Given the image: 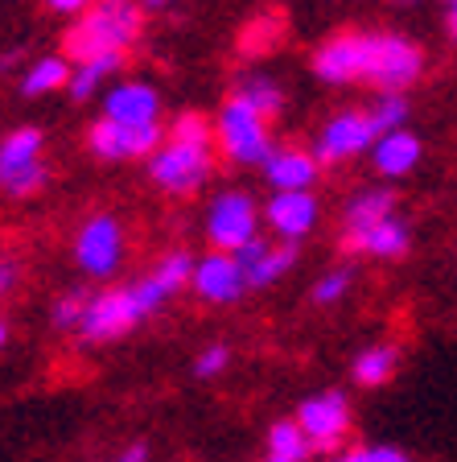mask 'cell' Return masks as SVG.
I'll return each mask as SVG.
<instances>
[{
	"mask_svg": "<svg viewBox=\"0 0 457 462\" xmlns=\"http://www.w3.org/2000/svg\"><path fill=\"white\" fill-rule=\"evenodd\" d=\"M375 141H379V133H375L367 112H359V107H354V112H338L334 120H325L322 136H317V162L343 165V162H351V157L367 153Z\"/></svg>",
	"mask_w": 457,
	"mask_h": 462,
	"instance_id": "cell-11",
	"label": "cell"
},
{
	"mask_svg": "<svg viewBox=\"0 0 457 462\" xmlns=\"http://www.w3.org/2000/svg\"><path fill=\"white\" fill-rule=\"evenodd\" d=\"M144 306L136 301V289H107V293H91L87 314L78 322V338L83 343H112V338L128 335L133 327L144 322Z\"/></svg>",
	"mask_w": 457,
	"mask_h": 462,
	"instance_id": "cell-6",
	"label": "cell"
},
{
	"mask_svg": "<svg viewBox=\"0 0 457 462\" xmlns=\"http://www.w3.org/2000/svg\"><path fill=\"white\" fill-rule=\"evenodd\" d=\"M70 58H41L25 70L21 79V96H50V91H62L70 83Z\"/></svg>",
	"mask_w": 457,
	"mask_h": 462,
	"instance_id": "cell-21",
	"label": "cell"
},
{
	"mask_svg": "<svg viewBox=\"0 0 457 462\" xmlns=\"http://www.w3.org/2000/svg\"><path fill=\"white\" fill-rule=\"evenodd\" d=\"M297 425L305 430L309 446L314 450H334V446L343 442V433L351 430V401L346 393L330 388V393H317L297 409Z\"/></svg>",
	"mask_w": 457,
	"mask_h": 462,
	"instance_id": "cell-10",
	"label": "cell"
},
{
	"mask_svg": "<svg viewBox=\"0 0 457 462\" xmlns=\"http://www.w3.org/2000/svg\"><path fill=\"white\" fill-rule=\"evenodd\" d=\"M268 227L277 231L280 240H301L317 223V199L309 190H277L264 207Z\"/></svg>",
	"mask_w": 457,
	"mask_h": 462,
	"instance_id": "cell-15",
	"label": "cell"
},
{
	"mask_svg": "<svg viewBox=\"0 0 457 462\" xmlns=\"http://www.w3.org/2000/svg\"><path fill=\"white\" fill-rule=\"evenodd\" d=\"M235 91L243 99H251V104H256L264 116H277L280 104H285V91H280V83L272 75H243Z\"/></svg>",
	"mask_w": 457,
	"mask_h": 462,
	"instance_id": "cell-25",
	"label": "cell"
},
{
	"mask_svg": "<svg viewBox=\"0 0 457 462\" xmlns=\"http://www.w3.org/2000/svg\"><path fill=\"white\" fill-rule=\"evenodd\" d=\"M120 62H124V54H99V58H87V62H75V70H70V99H78V104H87V99H96V91L107 83V75H115L120 70Z\"/></svg>",
	"mask_w": 457,
	"mask_h": 462,
	"instance_id": "cell-20",
	"label": "cell"
},
{
	"mask_svg": "<svg viewBox=\"0 0 457 462\" xmlns=\"http://www.w3.org/2000/svg\"><path fill=\"white\" fill-rule=\"evenodd\" d=\"M330 462H412V458L404 450H396V446H354V450H343Z\"/></svg>",
	"mask_w": 457,
	"mask_h": 462,
	"instance_id": "cell-30",
	"label": "cell"
},
{
	"mask_svg": "<svg viewBox=\"0 0 457 462\" xmlns=\"http://www.w3.org/2000/svg\"><path fill=\"white\" fill-rule=\"evenodd\" d=\"M144 29V9L136 0H96V9L78 13L67 33V58L87 62L99 54H124Z\"/></svg>",
	"mask_w": 457,
	"mask_h": 462,
	"instance_id": "cell-2",
	"label": "cell"
},
{
	"mask_svg": "<svg viewBox=\"0 0 457 462\" xmlns=\"http://www.w3.org/2000/svg\"><path fill=\"white\" fill-rule=\"evenodd\" d=\"M104 116L124 120V125H152V120L161 116V96H157L149 83L128 79V83H115L104 96Z\"/></svg>",
	"mask_w": 457,
	"mask_h": 462,
	"instance_id": "cell-17",
	"label": "cell"
},
{
	"mask_svg": "<svg viewBox=\"0 0 457 462\" xmlns=\"http://www.w3.org/2000/svg\"><path fill=\"white\" fill-rule=\"evenodd\" d=\"M371 162H375V173H383V178H404L420 162V141L408 128H391V133H383L371 144Z\"/></svg>",
	"mask_w": 457,
	"mask_h": 462,
	"instance_id": "cell-19",
	"label": "cell"
},
{
	"mask_svg": "<svg viewBox=\"0 0 457 462\" xmlns=\"http://www.w3.org/2000/svg\"><path fill=\"white\" fill-rule=\"evenodd\" d=\"M351 285H354V273L351 269L325 273V277L314 285V306H338V301L351 293Z\"/></svg>",
	"mask_w": 457,
	"mask_h": 462,
	"instance_id": "cell-28",
	"label": "cell"
},
{
	"mask_svg": "<svg viewBox=\"0 0 457 462\" xmlns=\"http://www.w3.org/2000/svg\"><path fill=\"white\" fill-rule=\"evenodd\" d=\"M87 301H91L87 289H67V293L54 301V327L58 330H78V322H83V314H87Z\"/></svg>",
	"mask_w": 457,
	"mask_h": 462,
	"instance_id": "cell-27",
	"label": "cell"
},
{
	"mask_svg": "<svg viewBox=\"0 0 457 462\" xmlns=\"http://www.w3.org/2000/svg\"><path fill=\"white\" fill-rule=\"evenodd\" d=\"M46 186L41 165V133L38 128H13L0 141V190L13 199H29Z\"/></svg>",
	"mask_w": 457,
	"mask_h": 462,
	"instance_id": "cell-5",
	"label": "cell"
},
{
	"mask_svg": "<svg viewBox=\"0 0 457 462\" xmlns=\"http://www.w3.org/2000/svg\"><path fill=\"white\" fill-rule=\"evenodd\" d=\"M165 136H173V141H215L210 120H206V116H198V112H181Z\"/></svg>",
	"mask_w": 457,
	"mask_h": 462,
	"instance_id": "cell-29",
	"label": "cell"
},
{
	"mask_svg": "<svg viewBox=\"0 0 457 462\" xmlns=\"http://www.w3.org/2000/svg\"><path fill=\"white\" fill-rule=\"evenodd\" d=\"M210 165H215L210 141H173V136H165V144H157L149 153L152 182L169 194H194L210 178Z\"/></svg>",
	"mask_w": 457,
	"mask_h": 462,
	"instance_id": "cell-4",
	"label": "cell"
},
{
	"mask_svg": "<svg viewBox=\"0 0 457 462\" xmlns=\"http://www.w3.org/2000/svg\"><path fill=\"white\" fill-rule=\"evenodd\" d=\"M215 141H219V149L235 165H264V157L272 153V141H268V116L260 112L251 99L239 96V91L223 104L219 120H215Z\"/></svg>",
	"mask_w": 457,
	"mask_h": 462,
	"instance_id": "cell-3",
	"label": "cell"
},
{
	"mask_svg": "<svg viewBox=\"0 0 457 462\" xmlns=\"http://www.w3.org/2000/svg\"><path fill=\"white\" fill-rule=\"evenodd\" d=\"M391 5H400V9H412V5H420V0H391Z\"/></svg>",
	"mask_w": 457,
	"mask_h": 462,
	"instance_id": "cell-37",
	"label": "cell"
},
{
	"mask_svg": "<svg viewBox=\"0 0 457 462\" xmlns=\"http://www.w3.org/2000/svg\"><path fill=\"white\" fill-rule=\"evenodd\" d=\"M112 462H149V446L144 442H136V446H128L120 458H112Z\"/></svg>",
	"mask_w": 457,
	"mask_h": 462,
	"instance_id": "cell-34",
	"label": "cell"
},
{
	"mask_svg": "<svg viewBox=\"0 0 457 462\" xmlns=\"http://www.w3.org/2000/svg\"><path fill=\"white\" fill-rule=\"evenodd\" d=\"M141 5H144V9H169L173 0H141Z\"/></svg>",
	"mask_w": 457,
	"mask_h": 462,
	"instance_id": "cell-36",
	"label": "cell"
},
{
	"mask_svg": "<svg viewBox=\"0 0 457 462\" xmlns=\"http://www.w3.org/2000/svg\"><path fill=\"white\" fill-rule=\"evenodd\" d=\"M227 364H231V351L223 343H215V346H206V351H198V359H194V375L210 380V375L227 372Z\"/></svg>",
	"mask_w": 457,
	"mask_h": 462,
	"instance_id": "cell-31",
	"label": "cell"
},
{
	"mask_svg": "<svg viewBox=\"0 0 457 462\" xmlns=\"http://www.w3.org/2000/svg\"><path fill=\"white\" fill-rule=\"evenodd\" d=\"M190 285L202 301H215V306H231V301H239L251 289L248 273L239 269L235 252H223V248L210 252V256H202L198 264H194Z\"/></svg>",
	"mask_w": 457,
	"mask_h": 462,
	"instance_id": "cell-12",
	"label": "cell"
},
{
	"mask_svg": "<svg viewBox=\"0 0 457 462\" xmlns=\"http://www.w3.org/2000/svg\"><path fill=\"white\" fill-rule=\"evenodd\" d=\"M190 277H194V260L186 256V252H169L165 260H157V269L149 273V277H141L136 281V301L144 306V314H157V310L165 306L169 298H178L181 289L190 285Z\"/></svg>",
	"mask_w": 457,
	"mask_h": 462,
	"instance_id": "cell-13",
	"label": "cell"
},
{
	"mask_svg": "<svg viewBox=\"0 0 457 462\" xmlns=\"http://www.w3.org/2000/svg\"><path fill=\"white\" fill-rule=\"evenodd\" d=\"M256 227H260V211H256V199H251V194L227 190L210 202L206 236L215 248H223V252L243 248L248 240H256Z\"/></svg>",
	"mask_w": 457,
	"mask_h": 462,
	"instance_id": "cell-7",
	"label": "cell"
},
{
	"mask_svg": "<svg viewBox=\"0 0 457 462\" xmlns=\"http://www.w3.org/2000/svg\"><path fill=\"white\" fill-rule=\"evenodd\" d=\"M412 236H408V223L388 215V219L371 223V227H359V231H346L343 236V248L346 252H359V256H375V260H400L408 252Z\"/></svg>",
	"mask_w": 457,
	"mask_h": 462,
	"instance_id": "cell-16",
	"label": "cell"
},
{
	"mask_svg": "<svg viewBox=\"0 0 457 462\" xmlns=\"http://www.w3.org/2000/svg\"><path fill=\"white\" fill-rule=\"evenodd\" d=\"M396 364H400V351L396 346H367L359 359H354V380L362 388H379L396 375Z\"/></svg>",
	"mask_w": 457,
	"mask_h": 462,
	"instance_id": "cell-23",
	"label": "cell"
},
{
	"mask_svg": "<svg viewBox=\"0 0 457 462\" xmlns=\"http://www.w3.org/2000/svg\"><path fill=\"white\" fill-rule=\"evenodd\" d=\"M264 462H288V458H280V454H268V458Z\"/></svg>",
	"mask_w": 457,
	"mask_h": 462,
	"instance_id": "cell-39",
	"label": "cell"
},
{
	"mask_svg": "<svg viewBox=\"0 0 457 462\" xmlns=\"http://www.w3.org/2000/svg\"><path fill=\"white\" fill-rule=\"evenodd\" d=\"M425 70V54L400 33H343L314 54V75L322 83H375L383 91H404Z\"/></svg>",
	"mask_w": 457,
	"mask_h": 462,
	"instance_id": "cell-1",
	"label": "cell"
},
{
	"mask_svg": "<svg viewBox=\"0 0 457 462\" xmlns=\"http://www.w3.org/2000/svg\"><path fill=\"white\" fill-rule=\"evenodd\" d=\"M235 260H239V269L248 273V285L264 289V285H272V281H280L297 264V240H285V244L248 240L243 248H235Z\"/></svg>",
	"mask_w": 457,
	"mask_h": 462,
	"instance_id": "cell-14",
	"label": "cell"
},
{
	"mask_svg": "<svg viewBox=\"0 0 457 462\" xmlns=\"http://www.w3.org/2000/svg\"><path fill=\"white\" fill-rule=\"evenodd\" d=\"M388 215H396V199H391V190H362V194H354L351 207H346V231L371 227V223L388 219Z\"/></svg>",
	"mask_w": 457,
	"mask_h": 462,
	"instance_id": "cell-22",
	"label": "cell"
},
{
	"mask_svg": "<svg viewBox=\"0 0 457 462\" xmlns=\"http://www.w3.org/2000/svg\"><path fill=\"white\" fill-rule=\"evenodd\" d=\"M445 29H449V38L457 42V0H445Z\"/></svg>",
	"mask_w": 457,
	"mask_h": 462,
	"instance_id": "cell-35",
	"label": "cell"
},
{
	"mask_svg": "<svg viewBox=\"0 0 457 462\" xmlns=\"http://www.w3.org/2000/svg\"><path fill=\"white\" fill-rule=\"evenodd\" d=\"M5 338H9V330H5V322H0V346H5Z\"/></svg>",
	"mask_w": 457,
	"mask_h": 462,
	"instance_id": "cell-38",
	"label": "cell"
},
{
	"mask_svg": "<svg viewBox=\"0 0 457 462\" xmlns=\"http://www.w3.org/2000/svg\"><path fill=\"white\" fill-rule=\"evenodd\" d=\"M309 450L314 446H309V438H305V430L297 421H277L268 430V454H280L288 462H305Z\"/></svg>",
	"mask_w": 457,
	"mask_h": 462,
	"instance_id": "cell-24",
	"label": "cell"
},
{
	"mask_svg": "<svg viewBox=\"0 0 457 462\" xmlns=\"http://www.w3.org/2000/svg\"><path fill=\"white\" fill-rule=\"evenodd\" d=\"M13 281H17V264H13V260H0V293H9Z\"/></svg>",
	"mask_w": 457,
	"mask_h": 462,
	"instance_id": "cell-33",
	"label": "cell"
},
{
	"mask_svg": "<svg viewBox=\"0 0 457 462\" xmlns=\"http://www.w3.org/2000/svg\"><path fill=\"white\" fill-rule=\"evenodd\" d=\"M161 125L152 120V125H124V120H112L104 116L99 125H91L87 133V144H91V153L104 157V162H128V157H149L157 144H161Z\"/></svg>",
	"mask_w": 457,
	"mask_h": 462,
	"instance_id": "cell-9",
	"label": "cell"
},
{
	"mask_svg": "<svg viewBox=\"0 0 457 462\" xmlns=\"http://www.w3.org/2000/svg\"><path fill=\"white\" fill-rule=\"evenodd\" d=\"M317 153L305 149H272L264 157V178L272 182V190H309L317 182Z\"/></svg>",
	"mask_w": 457,
	"mask_h": 462,
	"instance_id": "cell-18",
	"label": "cell"
},
{
	"mask_svg": "<svg viewBox=\"0 0 457 462\" xmlns=\"http://www.w3.org/2000/svg\"><path fill=\"white\" fill-rule=\"evenodd\" d=\"M96 0H46L50 13H87Z\"/></svg>",
	"mask_w": 457,
	"mask_h": 462,
	"instance_id": "cell-32",
	"label": "cell"
},
{
	"mask_svg": "<svg viewBox=\"0 0 457 462\" xmlns=\"http://www.w3.org/2000/svg\"><path fill=\"white\" fill-rule=\"evenodd\" d=\"M367 116H371L375 133H391V128H404V120H408V99L400 96V91H383L379 104L367 107Z\"/></svg>",
	"mask_w": 457,
	"mask_h": 462,
	"instance_id": "cell-26",
	"label": "cell"
},
{
	"mask_svg": "<svg viewBox=\"0 0 457 462\" xmlns=\"http://www.w3.org/2000/svg\"><path fill=\"white\" fill-rule=\"evenodd\" d=\"M75 260L78 269L91 273V277H112L120 269V260H124V227L112 215H91L78 227Z\"/></svg>",
	"mask_w": 457,
	"mask_h": 462,
	"instance_id": "cell-8",
	"label": "cell"
}]
</instances>
